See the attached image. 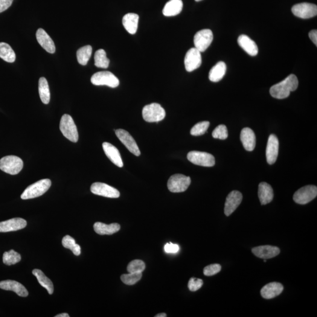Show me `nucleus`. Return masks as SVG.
I'll return each mask as SVG.
<instances>
[{"mask_svg": "<svg viewBox=\"0 0 317 317\" xmlns=\"http://www.w3.org/2000/svg\"><path fill=\"white\" fill-rule=\"evenodd\" d=\"M212 136L215 139H219L225 140L228 137V129L225 125H220L216 127L212 133Z\"/></svg>", "mask_w": 317, "mask_h": 317, "instance_id": "40", "label": "nucleus"}, {"mask_svg": "<svg viewBox=\"0 0 317 317\" xmlns=\"http://www.w3.org/2000/svg\"><path fill=\"white\" fill-rule=\"evenodd\" d=\"M203 284L202 279L191 278L188 283V288L191 292H196L201 288Z\"/></svg>", "mask_w": 317, "mask_h": 317, "instance_id": "42", "label": "nucleus"}, {"mask_svg": "<svg viewBox=\"0 0 317 317\" xmlns=\"http://www.w3.org/2000/svg\"><path fill=\"white\" fill-rule=\"evenodd\" d=\"M298 80L295 75L291 74L286 79L271 87L270 94L276 99H285L289 97L291 92L297 89Z\"/></svg>", "mask_w": 317, "mask_h": 317, "instance_id": "1", "label": "nucleus"}, {"mask_svg": "<svg viewBox=\"0 0 317 317\" xmlns=\"http://www.w3.org/2000/svg\"><path fill=\"white\" fill-rule=\"evenodd\" d=\"M23 161L19 157L13 155L7 156L0 159V169L4 172L15 175L21 171Z\"/></svg>", "mask_w": 317, "mask_h": 317, "instance_id": "4", "label": "nucleus"}, {"mask_svg": "<svg viewBox=\"0 0 317 317\" xmlns=\"http://www.w3.org/2000/svg\"><path fill=\"white\" fill-rule=\"evenodd\" d=\"M142 116L148 122H158L165 118V110L161 105L153 103L144 106L142 110Z\"/></svg>", "mask_w": 317, "mask_h": 317, "instance_id": "5", "label": "nucleus"}, {"mask_svg": "<svg viewBox=\"0 0 317 317\" xmlns=\"http://www.w3.org/2000/svg\"><path fill=\"white\" fill-rule=\"evenodd\" d=\"M279 149L278 139L275 135H270L266 148L267 162L273 165L277 161Z\"/></svg>", "mask_w": 317, "mask_h": 317, "instance_id": "16", "label": "nucleus"}, {"mask_svg": "<svg viewBox=\"0 0 317 317\" xmlns=\"http://www.w3.org/2000/svg\"><path fill=\"white\" fill-rule=\"evenodd\" d=\"M142 277V273H131L129 274L122 275L121 279L124 284L132 286L140 280Z\"/></svg>", "mask_w": 317, "mask_h": 317, "instance_id": "38", "label": "nucleus"}, {"mask_svg": "<svg viewBox=\"0 0 317 317\" xmlns=\"http://www.w3.org/2000/svg\"><path fill=\"white\" fill-rule=\"evenodd\" d=\"M189 161L196 165L205 167H212L215 165L214 157L210 153L191 151L188 154Z\"/></svg>", "mask_w": 317, "mask_h": 317, "instance_id": "9", "label": "nucleus"}, {"mask_svg": "<svg viewBox=\"0 0 317 317\" xmlns=\"http://www.w3.org/2000/svg\"><path fill=\"white\" fill-rule=\"evenodd\" d=\"M252 252L255 256L263 258V259H269L277 256L280 253V250L277 247L272 246H261L254 247L252 249Z\"/></svg>", "mask_w": 317, "mask_h": 317, "instance_id": "17", "label": "nucleus"}, {"mask_svg": "<svg viewBox=\"0 0 317 317\" xmlns=\"http://www.w3.org/2000/svg\"><path fill=\"white\" fill-rule=\"evenodd\" d=\"M243 200V195L240 191L234 190L231 191L227 197L225 206V214L229 216L236 210Z\"/></svg>", "mask_w": 317, "mask_h": 317, "instance_id": "15", "label": "nucleus"}, {"mask_svg": "<svg viewBox=\"0 0 317 317\" xmlns=\"http://www.w3.org/2000/svg\"><path fill=\"white\" fill-rule=\"evenodd\" d=\"M60 129L63 135L68 140L76 143L79 139L78 129L73 119L70 115L65 114L61 118Z\"/></svg>", "mask_w": 317, "mask_h": 317, "instance_id": "3", "label": "nucleus"}, {"mask_svg": "<svg viewBox=\"0 0 317 317\" xmlns=\"http://www.w3.org/2000/svg\"><path fill=\"white\" fill-rule=\"evenodd\" d=\"M222 270V267L219 264H213L206 266L203 270V273L206 276H211L217 274Z\"/></svg>", "mask_w": 317, "mask_h": 317, "instance_id": "41", "label": "nucleus"}, {"mask_svg": "<svg viewBox=\"0 0 317 317\" xmlns=\"http://www.w3.org/2000/svg\"><path fill=\"white\" fill-rule=\"evenodd\" d=\"M21 260V255L13 250L10 252H5L2 257L3 263L7 266L14 265L20 262Z\"/></svg>", "mask_w": 317, "mask_h": 317, "instance_id": "36", "label": "nucleus"}, {"mask_svg": "<svg viewBox=\"0 0 317 317\" xmlns=\"http://www.w3.org/2000/svg\"><path fill=\"white\" fill-rule=\"evenodd\" d=\"M95 85H106L110 88H116L119 85L118 78L109 71L98 72L92 75L91 79Z\"/></svg>", "mask_w": 317, "mask_h": 317, "instance_id": "7", "label": "nucleus"}, {"mask_svg": "<svg viewBox=\"0 0 317 317\" xmlns=\"http://www.w3.org/2000/svg\"><path fill=\"white\" fill-rule=\"evenodd\" d=\"M145 269V264L141 260H135L130 262L127 267V270L129 273H142Z\"/></svg>", "mask_w": 317, "mask_h": 317, "instance_id": "39", "label": "nucleus"}, {"mask_svg": "<svg viewBox=\"0 0 317 317\" xmlns=\"http://www.w3.org/2000/svg\"><path fill=\"white\" fill-rule=\"evenodd\" d=\"M240 139L244 149L247 151H253L254 149L256 138L254 132L249 127H245L241 130Z\"/></svg>", "mask_w": 317, "mask_h": 317, "instance_id": "24", "label": "nucleus"}, {"mask_svg": "<svg viewBox=\"0 0 317 317\" xmlns=\"http://www.w3.org/2000/svg\"><path fill=\"white\" fill-rule=\"evenodd\" d=\"M94 231L97 234L100 235H110L118 232L121 229L120 225L118 223H112L110 225L97 222L94 225Z\"/></svg>", "mask_w": 317, "mask_h": 317, "instance_id": "29", "label": "nucleus"}, {"mask_svg": "<svg viewBox=\"0 0 317 317\" xmlns=\"http://www.w3.org/2000/svg\"><path fill=\"white\" fill-rule=\"evenodd\" d=\"M139 19L138 14L135 13H128L123 17L122 24L129 34H135L137 31Z\"/></svg>", "mask_w": 317, "mask_h": 317, "instance_id": "26", "label": "nucleus"}, {"mask_svg": "<svg viewBox=\"0 0 317 317\" xmlns=\"http://www.w3.org/2000/svg\"><path fill=\"white\" fill-rule=\"evenodd\" d=\"M103 147L106 156L113 164L117 166L119 168L123 167V162H122L121 154L117 148L108 142H104Z\"/></svg>", "mask_w": 317, "mask_h": 317, "instance_id": "21", "label": "nucleus"}, {"mask_svg": "<svg viewBox=\"0 0 317 317\" xmlns=\"http://www.w3.org/2000/svg\"><path fill=\"white\" fill-rule=\"evenodd\" d=\"M283 290V286L281 283L272 282L262 288L261 290V295L264 298L272 299L280 295Z\"/></svg>", "mask_w": 317, "mask_h": 317, "instance_id": "22", "label": "nucleus"}, {"mask_svg": "<svg viewBox=\"0 0 317 317\" xmlns=\"http://www.w3.org/2000/svg\"><path fill=\"white\" fill-rule=\"evenodd\" d=\"M0 58L7 63H13L16 61V55L8 43L0 42Z\"/></svg>", "mask_w": 317, "mask_h": 317, "instance_id": "31", "label": "nucleus"}, {"mask_svg": "<svg viewBox=\"0 0 317 317\" xmlns=\"http://www.w3.org/2000/svg\"><path fill=\"white\" fill-rule=\"evenodd\" d=\"M27 222L22 218H14L4 222H0V232H6L19 231L24 229Z\"/></svg>", "mask_w": 317, "mask_h": 317, "instance_id": "18", "label": "nucleus"}, {"mask_svg": "<svg viewBox=\"0 0 317 317\" xmlns=\"http://www.w3.org/2000/svg\"><path fill=\"white\" fill-rule=\"evenodd\" d=\"M95 65L98 68H107L109 65L110 61L106 57L104 49H100L95 52L94 56Z\"/></svg>", "mask_w": 317, "mask_h": 317, "instance_id": "34", "label": "nucleus"}, {"mask_svg": "<svg viewBox=\"0 0 317 317\" xmlns=\"http://www.w3.org/2000/svg\"><path fill=\"white\" fill-rule=\"evenodd\" d=\"M62 244L65 248L71 250L75 255L78 256V255H80L81 247L79 244L75 242L74 238L68 235H66L63 238Z\"/></svg>", "mask_w": 317, "mask_h": 317, "instance_id": "35", "label": "nucleus"}, {"mask_svg": "<svg viewBox=\"0 0 317 317\" xmlns=\"http://www.w3.org/2000/svg\"><path fill=\"white\" fill-rule=\"evenodd\" d=\"M0 289L7 291H12L17 295L22 297L28 296V292L25 287L21 283L14 280H5L0 281Z\"/></svg>", "mask_w": 317, "mask_h": 317, "instance_id": "19", "label": "nucleus"}, {"mask_svg": "<svg viewBox=\"0 0 317 317\" xmlns=\"http://www.w3.org/2000/svg\"><path fill=\"white\" fill-rule=\"evenodd\" d=\"M55 317H69V316L67 313H63L58 314V315L55 316Z\"/></svg>", "mask_w": 317, "mask_h": 317, "instance_id": "46", "label": "nucleus"}, {"mask_svg": "<svg viewBox=\"0 0 317 317\" xmlns=\"http://www.w3.org/2000/svg\"><path fill=\"white\" fill-rule=\"evenodd\" d=\"M184 62L185 68L188 72L199 68L202 62L201 52L195 47L190 48L186 54Z\"/></svg>", "mask_w": 317, "mask_h": 317, "instance_id": "12", "label": "nucleus"}, {"mask_svg": "<svg viewBox=\"0 0 317 317\" xmlns=\"http://www.w3.org/2000/svg\"><path fill=\"white\" fill-rule=\"evenodd\" d=\"M238 43L241 48L251 56H255L258 52V46L254 41L246 35H241L238 38Z\"/></svg>", "mask_w": 317, "mask_h": 317, "instance_id": "23", "label": "nucleus"}, {"mask_svg": "<svg viewBox=\"0 0 317 317\" xmlns=\"http://www.w3.org/2000/svg\"><path fill=\"white\" fill-rule=\"evenodd\" d=\"M292 10L294 15L302 19L313 18L317 14V5L308 2L294 5Z\"/></svg>", "mask_w": 317, "mask_h": 317, "instance_id": "11", "label": "nucleus"}, {"mask_svg": "<svg viewBox=\"0 0 317 317\" xmlns=\"http://www.w3.org/2000/svg\"><path fill=\"white\" fill-rule=\"evenodd\" d=\"M183 9L182 0H170L165 4L163 14L166 17L178 15Z\"/></svg>", "mask_w": 317, "mask_h": 317, "instance_id": "27", "label": "nucleus"}, {"mask_svg": "<svg viewBox=\"0 0 317 317\" xmlns=\"http://www.w3.org/2000/svg\"><path fill=\"white\" fill-rule=\"evenodd\" d=\"M167 316V314H166L165 313H161L158 314V315H156L155 317H166Z\"/></svg>", "mask_w": 317, "mask_h": 317, "instance_id": "47", "label": "nucleus"}, {"mask_svg": "<svg viewBox=\"0 0 317 317\" xmlns=\"http://www.w3.org/2000/svg\"><path fill=\"white\" fill-rule=\"evenodd\" d=\"M51 186L50 180L48 179L40 180L33 183V185L29 186L21 194V198L23 200H27L42 196L48 190Z\"/></svg>", "mask_w": 317, "mask_h": 317, "instance_id": "2", "label": "nucleus"}, {"mask_svg": "<svg viewBox=\"0 0 317 317\" xmlns=\"http://www.w3.org/2000/svg\"><path fill=\"white\" fill-rule=\"evenodd\" d=\"M33 274L37 278L41 286L44 287L49 295H52L54 293V286L50 279L46 277L42 270L39 269H34Z\"/></svg>", "mask_w": 317, "mask_h": 317, "instance_id": "30", "label": "nucleus"}, {"mask_svg": "<svg viewBox=\"0 0 317 317\" xmlns=\"http://www.w3.org/2000/svg\"><path fill=\"white\" fill-rule=\"evenodd\" d=\"M39 95L42 103L48 104L50 101V91L47 80L44 77L40 78L39 83Z\"/></svg>", "mask_w": 317, "mask_h": 317, "instance_id": "32", "label": "nucleus"}, {"mask_svg": "<svg viewBox=\"0 0 317 317\" xmlns=\"http://www.w3.org/2000/svg\"><path fill=\"white\" fill-rule=\"evenodd\" d=\"M213 40V34L209 29L200 30L194 37V44L200 52H204L211 45Z\"/></svg>", "mask_w": 317, "mask_h": 317, "instance_id": "10", "label": "nucleus"}, {"mask_svg": "<svg viewBox=\"0 0 317 317\" xmlns=\"http://www.w3.org/2000/svg\"><path fill=\"white\" fill-rule=\"evenodd\" d=\"M36 37L40 45L45 49L46 51L50 54H54L55 52V46L53 40L42 28H39L36 33Z\"/></svg>", "mask_w": 317, "mask_h": 317, "instance_id": "20", "label": "nucleus"}, {"mask_svg": "<svg viewBox=\"0 0 317 317\" xmlns=\"http://www.w3.org/2000/svg\"><path fill=\"white\" fill-rule=\"evenodd\" d=\"M92 48L91 45H86L80 48L77 52L78 63L81 65H86L91 57Z\"/></svg>", "mask_w": 317, "mask_h": 317, "instance_id": "33", "label": "nucleus"}, {"mask_svg": "<svg viewBox=\"0 0 317 317\" xmlns=\"http://www.w3.org/2000/svg\"><path fill=\"white\" fill-rule=\"evenodd\" d=\"M209 126H210V122L208 121L199 122L191 128L190 134L193 136L204 135L207 132Z\"/></svg>", "mask_w": 317, "mask_h": 317, "instance_id": "37", "label": "nucleus"}, {"mask_svg": "<svg viewBox=\"0 0 317 317\" xmlns=\"http://www.w3.org/2000/svg\"><path fill=\"white\" fill-rule=\"evenodd\" d=\"M226 65L223 61H220L209 72V78L211 82L217 83L223 79L226 72Z\"/></svg>", "mask_w": 317, "mask_h": 317, "instance_id": "28", "label": "nucleus"}, {"mask_svg": "<svg viewBox=\"0 0 317 317\" xmlns=\"http://www.w3.org/2000/svg\"><path fill=\"white\" fill-rule=\"evenodd\" d=\"M191 183L190 177L182 174L171 176L168 182V188L171 192L180 193L186 191Z\"/></svg>", "mask_w": 317, "mask_h": 317, "instance_id": "6", "label": "nucleus"}, {"mask_svg": "<svg viewBox=\"0 0 317 317\" xmlns=\"http://www.w3.org/2000/svg\"><path fill=\"white\" fill-rule=\"evenodd\" d=\"M91 191L92 193L97 195L109 197V198H118L120 196V193L117 189L104 183H93L91 185Z\"/></svg>", "mask_w": 317, "mask_h": 317, "instance_id": "13", "label": "nucleus"}, {"mask_svg": "<svg viewBox=\"0 0 317 317\" xmlns=\"http://www.w3.org/2000/svg\"><path fill=\"white\" fill-rule=\"evenodd\" d=\"M13 0H0V13L4 12L12 4Z\"/></svg>", "mask_w": 317, "mask_h": 317, "instance_id": "44", "label": "nucleus"}, {"mask_svg": "<svg viewBox=\"0 0 317 317\" xmlns=\"http://www.w3.org/2000/svg\"><path fill=\"white\" fill-rule=\"evenodd\" d=\"M309 38L316 46H317V31L313 30L309 33Z\"/></svg>", "mask_w": 317, "mask_h": 317, "instance_id": "45", "label": "nucleus"}, {"mask_svg": "<svg viewBox=\"0 0 317 317\" xmlns=\"http://www.w3.org/2000/svg\"><path fill=\"white\" fill-rule=\"evenodd\" d=\"M258 195L261 205H265L271 202L274 197L272 186L266 182L260 183L258 186Z\"/></svg>", "mask_w": 317, "mask_h": 317, "instance_id": "25", "label": "nucleus"}, {"mask_svg": "<svg viewBox=\"0 0 317 317\" xmlns=\"http://www.w3.org/2000/svg\"><path fill=\"white\" fill-rule=\"evenodd\" d=\"M117 137L130 152L136 156L141 155V151L132 136L128 132L124 129H117L115 130Z\"/></svg>", "mask_w": 317, "mask_h": 317, "instance_id": "14", "label": "nucleus"}, {"mask_svg": "<svg viewBox=\"0 0 317 317\" xmlns=\"http://www.w3.org/2000/svg\"><path fill=\"white\" fill-rule=\"evenodd\" d=\"M164 250L167 253H176L179 252V246L176 244L167 243L164 247Z\"/></svg>", "mask_w": 317, "mask_h": 317, "instance_id": "43", "label": "nucleus"}, {"mask_svg": "<svg viewBox=\"0 0 317 317\" xmlns=\"http://www.w3.org/2000/svg\"><path fill=\"white\" fill-rule=\"evenodd\" d=\"M195 1H197V2H199V1H202V0H195Z\"/></svg>", "mask_w": 317, "mask_h": 317, "instance_id": "48", "label": "nucleus"}, {"mask_svg": "<svg viewBox=\"0 0 317 317\" xmlns=\"http://www.w3.org/2000/svg\"><path fill=\"white\" fill-rule=\"evenodd\" d=\"M317 195V186L308 185L302 187L296 191L293 196V200L299 205H305L312 201Z\"/></svg>", "mask_w": 317, "mask_h": 317, "instance_id": "8", "label": "nucleus"}]
</instances>
